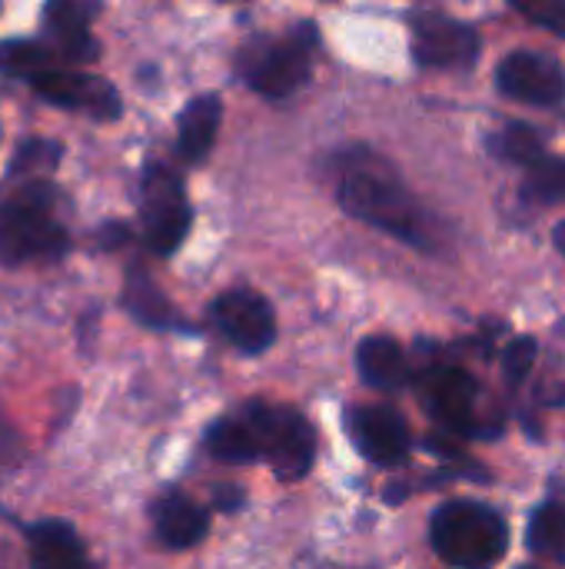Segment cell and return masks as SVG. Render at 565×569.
<instances>
[{
    "instance_id": "obj_15",
    "label": "cell",
    "mask_w": 565,
    "mask_h": 569,
    "mask_svg": "<svg viewBox=\"0 0 565 569\" xmlns=\"http://www.w3.org/2000/svg\"><path fill=\"white\" fill-rule=\"evenodd\" d=\"M30 569H93L77 530L63 520H37L23 527Z\"/></svg>"
},
{
    "instance_id": "obj_7",
    "label": "cell",
    "mask_w": 565,
    "mask_h": 569,
    "mask_svg": "<svg viewBox=\"0 0 565 569\" xmlns=\"http://www.w3.org/2000/svg\"><path fill=\"white\" fill-rule=\"evenodd\" d=\"M246 410L256 423L260 447H263V457L270 460L273 473L283 483L303 480L316 460V433H313L310 420L293 407L250 403Z\"/></svg>"
},
{
    "instance_id": "obj_9",
    "label": "cell",
    "mask_w": 565,
    "mask_h": 569,
    "mask_svg": "<svg viewBox=\"0 0 565 569\" xmlns=\"http://www.w3.org/2000/svg\"><path fill=\"white\" fill-rule=\"evenodd\" d=\"M213 323L220 327V333L243 353L256 357L263 353L273 340H276V320L270 303L253 293V290H226L223 297L213 300L210 307Z\"/></svg>"
},
{
    "instance_id": "obj_1",
    "label": "cell",
    "mask_w": 565,
    "mask_h": 569,
    "mask_svg": "<svg viewBox=\"0 0 565 569\" xmlns=\"http://www.w3.org/2000/svg\"><path fill=\"white\" fill-rule=\"evenodd\" d=\"M340 203L346 207V213H353L356 220L393 233L396 240L416 243V247H430L433 233H430V220L420 210V203L410 197V190L386 170L363 163L353 167L343 183H340Z\"/></svg>"
},
{
    "instance_id": "obj_25",
    "label": "cell",
    "mask_w": 565,
    "mask_h": 569,
    "mask_svg": "<svg viewBox=\"0 0 565 569\" xmlns=\"http://www.w3.org/2000/svg\"><path fill=\"white\" fill-rule=\"evenodd\" d=\"M536 353H539V347H536L533 337H516V340H509V347L503 350V373H506V380H509L513 387H519V383L529 377V370H533V363H536Z\"/></svg>"
},
{
    "instance_id": "obj_24",
    "label": "cell",
    "mask_w": 565,
    "mask_h": 569,
    "mask_svg": "<svg viewBox=\"0 0 565 569\" xmlns=\"http://www.w3.org/2000/svg\"><path fill=\"white\" fill-rule=\"evenodd\" d=\"M516 13H523L529 23L565 37V0H516Z\"/></svg>"
},
{
    "instance_id": "obj_23",
    "label": "cell",
    "mask_w": 565,
    "mask_h": 569,
    "mask_svg": "<svg viewBox=\"0 0 565 569\" xmlns=\"http://www.w3.org/2000/svg\"><path fill=\"white\" fill-rule=\"evenodd\" d=\"M63 157V147L57 140H43V137H27L10 163V173H50L57 170Z\"/></svg>"
},
{
    "instance_id": "obj_17",
    "label": "cell",
    "mask_w": 565,
    "mask_h": 569,
    "mask_svg": "<svg viewBox=\"0 0 565 569\" xmlns=\"http://www.w3.org/2000/svg\"><path fill=\"white\" fill-rule=\"evenodd\" d=\"M356 367L363 373V380L373 387V390H383V393H393L406 383L410 377V367H406V353L403 347L386 337V333H373L360 343L356 350Z\"/></svg>"
},
{
    "instance_id": "obj_16",
    "label": "cell",
    "mask_w": 565,
    "mask_h": 569,
    "mask_svg": "<svg viewBox=\"0 0 565 569\" xmlns=\"http://www.w3.org/2000/svg\"><path fill=\"white\" fill-rule=\"evenodd\" d=\"M220 120H223V103L216 93H200L183 107L176 120V150L186 163H200L210 153L220 133Z\"/></svg>"
},
{
    "instance_id": "obj_18",
    "label": "cell",
    "mask_w": 565,
    "mask_h": 569,
    "mask_svg": "<svg viewBox=\"0 0 565 569\" xmlns=\"http://www.w3.org/2000/svg\"><path fill=\"white\" fill-rule=\"evenodd\" d=\"M206 450L213 460L220 463H253L263 447H260V433H256V423L250 417V410H240V413H230L223 420H216L210 430H206Z\"/></svg>"
},
{
    "instance_id": "obj_5",
    "label": "cell",
    "mask_w": 565,
    "mask_h": 569,
    "mask_svg": "<svg viewBox=\"0 0 565 569\" xmlns=\"http://www.w3.org/2000/svg\"><path fill=\"white\" fill-rule=\"evenodd\" d=\"M140 223L143 240L157 257L176 253L193 223L180 173L160 160H150L140 177Z\"/></svg>"
},
{
    "instance_id": "obj_4",
    "label": "cell",
    "mask_w": 565,
    "mask_h": 569,
    "mask_svg": "<svg viewBox=\"0 0 565 569\" xmlns=\"http://www.w3.org/2000/svg\"><path fill=\"white\" fill-rule=\"evenodd\" d=\"M316 47L320 37L313 23L290 27L283 37H260L240 50V73L260 97L286 100L310 80Z\"/></svg>"
},
{
    "instance_id": "obj_29",
    "label": "cell",
    "mask_w": 565,
    "mask_h": 569,
    "mask_svg": "<svg viewBox=\"0 0 565 569\" xmlns=\"http://www.w3.org/2000/svg\"><path fill=\"white\" fill-rule=\"evenodd\" d=\"M519 569H533V567H519Z\"/></svg>"
},
{
    "instance_id": "obj_10",
    "label": "cell",
    "mask_w": 565,
    "mask_h": 569,
    "mask_svg": "<svg viewBox=\"0 0 565 569\" xmlns=\"http://www.w3.org/2000/svg\"><path fill=\"white\" fill-rule=\"evenodd\" d=\"M346 433L376 467H400L410 457V430L393 407H353L346 413Z\"/></svg>"
},
{
    "instance_id": "obj_8",
    "label": "cell",
    "mask_w": 565,
    "mask_h": 569,
    "mask_svg": "<svg viewBox=\"0 0 565 569\" xmlns=\"http://www.w3.org/2000/svg\"><path fill=\"white\" fill-rule=\"evenodd\" d=\"M480 53V33L453 17L423 13L413 20V57L420 67L433 70H463L473 67Z\"/></svg>"
},
{
    "instance_id": "obj_27",
    "label": "cell",
    "mask_w": 565,
    "mask_h": 569,
    "mask_svg": "<svg viewBox=\"0 0 565 569\" xmlns=\"http://www.w3.org/2000/svg\"><path fill=\"white\" fill-rule=\"evenodd\" d=\"M243 503V493L240 490H216V507L220 510H236Z\"/></svg>"
},
{
    "instance_id": "obj_26",
    "label": "cell",
    "mask_w": 565,
    "mask_h": 569,
    "mask_svg": "<svg viewBox=\"0 0 565 569\" xmlns=\"http://www.w3.org/2000/svg\"><path fill=\"white\" fill-rule=\"evenodd\" d=\"M23 457V437L17 433L13 423L0 420V467H10Z\"/></svg>"
},
{
    "instance_id": "obj_12",
    "label": "cell",
    "mask_w": 565,
    "mask_h": 569,
    "mask_svg": "<svg viewBox=\"0 0 565 569\" xmlns=\"http://www.w3.org/2000/svg\"><path fill=\"white\" fill-rule=\"evenodd\" d=\"M97 3L83 0H50L43 7V30H47V47L57 57H67L70 63H87L97 60L100 43L90 33V20L97 17Z\"/></svg>"
},
{
    "instance_id": "obj_3",
    "label": "cell",
    "mask_w": 565,
    "mask_h": 569,
    "mask_svg": "<svg viewBox=\"0 0 565 569\" xmlns=\"http://www.w3.org/2000/svg\"><path fill=\"white\" fill-rule=\"evenodd\" d=\"M70 250V233L50 207V183H30L20 197L0 200V263H57Z\"/></svg>"
},
{
    "instance_id": "obj_21",
    "label": "cell",
    "mask_w": 565,
    "mask_h": 569,
    "mask_svg": "<svg viewBox=\"0 0 565 569\" xmlns=\"http://www.w3.org/2000/svg\"><path fill=\"white\" fill-rule=\"evenodd\" d=\"M503 153L509 157V160H516V163H523L526 170L529 167H536V163H543L549 153H546V140H543V133L536 130V127H529V123H523V120H516V123H509L506 130H503Z\"/></svg>"
},
{
    "instance_id": "obj_20",
    "label": "cell",
    "mask_w": 565,
    "mask_h": 569,
    "mask_svg": "<svg viewBox=\"0 0 565 569\" xmlns=\"http://www.w3.org/2000/svg\"><path fill=\"white\" fill-rule=\"evenodd\" d=\"M526 543L536 557L565 563V503H546L533 513Z\"/></svg>"
},
{
    "instance_id": "obj_6",
    "label": "cell",
    "mask_w": 565,
    "mask_h": 569,
    "mask_svg": "<svg viewBox=\"0 0 565 569\" xmlns=\"http://www.w3.org/2000/svg\"><path fill=\"white\" fill-rule=\"evenodd\" d=\"M23 83L40 100H47V103H53L60 110L83 113V117L100 120V123L120 120V113H123V100H120V93H117V87L110 80L73 70V67H60L57 53H50Z\"/></svg>"
},
{
    "instance_id": "obj_11",
    "label": "cell",
    "mask_w": 565,
    "mask_h": 569,
    "mask_svg": "<svg viewBox=\"0 0 565 569\" xmlns=\"http://www.w3.org/2000/svg\"><path fill=\"white\" fill-rule=\"evenodd\" d=\"M500 90L519 103L533 107H553L565 97V73L563 67L536 50H516L509 53L500 70H496Z\"/></svg>"
},
{
    "instance_id": "obj_19",
    "label": "cell",
    "mask_w": 565,
    "mask_h": 569,
    "mask_svg": "<svg viewBox=\"0 0 565 569\" xmlns=\"http://www.w3.org/2000/svg\"><path fill=\"white\" fill-rule=\"evenodd\" d=\"M123 310L153 330H190L183 323V317L170 307V300L160 293V287L137 267L130 270V277L123 283Z\"/></svg>"
},
{
    "instance_id": "obj_28",
    "label": "cell",
    "mask_w": 565,
    "mask_h": 569,
    "mask_svg": "<svg viewBox=\"0 0 565 569\" xmlns=\"http://www.w3.org/2000/svg\"><path fill=\"white\" fill-rule=\"evenodd\" d=\"M553 237H556V250L565 257V220L556 227V233H553Z\"/></svg>"
},
{
    "instance_id": "obj_2",
    "label": "cell",
    "mask_w": 565,
    "mask_h": 569,
    "mask_svg": "<svg viewBox=\"0 0 565 569\" xmlns=\"http://www.w3.org/2000/svg\"><path fill=\"white\" fill-rule=\"evenodd\" d=\"M430 540L450 567L493 569L509 550V527L486 503L450 500L433 513Z\"/></svg>"
},
{
    "instance_id": "obj_14",
    "label": "cell",
    "mask_w": 565,
    "mask_h": 569,
    "mask_svg": "<svg viewBox=\"0 0 565 569\" xmlns=\"http://www.w3.org/2000/svg\"><path fill=\"white\" fill-rule=\"evenodd\" d=\"M150 517H153V530H157V540L167 547V550H190L196 547L206 530H210V517L206 510L190 500L186 493H163L160 500H153L150 507Z\"/></svg>"
},
{
    "instance_id": "obj_13",
    "label": "cell",
    "mask_w": 565,
    "mask_h": 569,
    "mask_svg": "<svg viewBox=\"0 0 565 569\" xmlns=\"http://www.w3.org/2000/svg\"><path fill=\"white\" fill-rule=\"evenodd\" d=\"M476 380L460 367H443L426 383V410L453 433H473L476 423Z\"/></svg>"
},
{
    "instance_id": "obj_22",
    "label": "cell",
    "mask_w": 565,
    "mask_h": 569,
    "mask_svg": "<svg viewBox=\"0 0 565 569\" xmlns=\"http://www.w3.org/2000/svg\"><path fill=\"white\" fill-rule=\"evenodd\" d=\"M526 197L539 203H565V160L546 157L526 173Z\"/></svg>"
}]
</instances>
